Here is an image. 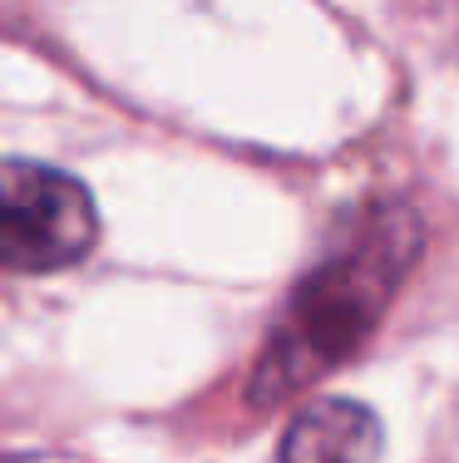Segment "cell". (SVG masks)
<instances>
[{
  "label": "cell",
  "mask_w": 459,
  "mask_h": 463,
  "mask_svg": "<svg viewBox=\"0 0 459 463\" xmlns=\"http://www.w3.org/2000/svg\"><path fill=\"white\" fill-rule=\"evenodd\" d=\"M100 237V213L84 183L45 163L10 158L0 178V261L10 271H60Z\"/></svg>",
  "instance_id": "cell-2"
},
{
  "label": "cell",
  "mask_w": 459,
  "mask_h": 463,
  "mask_svg": "<svg viewBox=\"0 0 459 463\" xmlns=\"http://www.w3.org/2000/svg\"><path fill=\"white\" fill-rule=\"evenodd\" d=\"M420 247L425 227L406 203L360 207L331 251L287 296L247 380V400L277 404L351 360V350L366 345V335L380 326Z\"/></svg>",
  "instance_id": "cell-1"
},
{
  "label": "cell",
  "mask_w": 459,
  "mask_h": 463,
  "mask_svg": "<svg viewBox=\"0 0 459 463\" xmlns=\"http://www.w3.org/2000/svg\"><path fill=\"white\" fill-rule=\"evenodd\" d=\"M380 454V419L356 400L326 394L311 400L287 424L277 463H376Z\"/></svg>",
  "instance_id": "cell-3"
}]
</instances>
